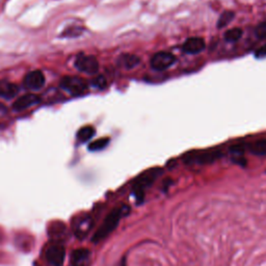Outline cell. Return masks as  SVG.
<instances>
[{
  "mask_svg": "<svg viewBox=\"0 0 266 266\" xmlns=\"http://www.w3.org/2000/svg\"><path fill=\"white\" fill-rule=\"evenodd\" d=\"M128 213H130V207H128L127 205H123V206L117 207L114 210H112L107 214L101 227L97 230V232L93 236V243L98 244L100 241L104 240L105 238L110 236L118 228L121 219H122L123 216L127 215Z\"/></svg>",
  "mask_w": 266,
  "mask_h": 266,
  "instance_id": "6da1fadb",
  "label": "cell"
},
{
  "mask_svg": "<svg viewBox=\"0 0 266 266\" xmlns=\"http://www.w3.org/2000/svg\"><path fill=\"white\" fill-rule=\"evenodd\" d=\"M162 173V170L159 167L151 168L147 172L142 173L133 183V193L135 196L136 204H141L144 199V189L149 188Z\"/></svg>",
  "mask_w": 266,
  "mask_h": 266,
  "instance_id": "7a4b0ae2",
  "label": "cell"
},
{
  "mask_svg": "<svg viewBox=\"0 0 266 266\" xmlns=\"http://www.w3.org/2000/svg\"><path fill=\"white\" fill-rule=\"evenodd\" d=\"M223 156L221 150L212 149L205 151H193L184 155L183 160L187 164H210L219 160Z\"/></svg>",
  "mask_w": 266,
  "mask_h": 266,
  "instance_id": "3957f363",
  "label": "cell"
},
{
  "mask_svg": "<svg viewBox=\"0 0 266 266\" xmlns=\"http://www.w3.org/2000/svg\"><path fill=\"white\" fill-rule=\"evenodd\" d=\"M60 87L68 91L70 94L79 96L86 93L89 89L87 81H84L80 77L75 76H66L60 81Z\"/></svg>",
  "mask_w": 266,
  "mask_h": 266,
  "instance_id": "277c9868",
  "label": "cell"
},
{
  "mask_svg": "<svg viewBox=\"0 0 266 266\" xmlns=\"http://www.w3.org/2000/svg\"><path fill=\"white\" fill-rule=\"evenodd\" d=\"M176 63V56L167 51L155 53L150 60V66L154 71H164Z\"/></svg>",
  "mask_w": 266,
  "mask_h": 266,
  "instance_id": "5b68a950",
  "label": "cell"
},
{
  "mask_svg": "<svg viewBox=\"0 0 266 266\" xmlns=\"http://www.w3.org/2000/svg\"><path fill=\"white\" fill-rule=\"evenodd\" d=\"M75 67L87 74H96L99 71V63L96 57L91 55L79 54L75 60Z\"/></svg>",
  "mask_w": 266,
  "mask_h": 266,
  "instance_id": "8992f818",
  "label": "cell"
},
{
  "mask_svg": "<svg viewBox=\"0 0 266 266\" xmlns=\"http://www.w3.org/2000/svg\"><path fill=\"white\" fill-rule=\"evenodd\" d=\"M65 248L60 244H53L46 250V259L53 266H62L65 261Z\"/></svg>",
  "mask_w": 266,
  "mask_h": 266,
  "instance_id": "52a82bcc",
  "label": "cell"
},
{
  "mask_svg": "<svg viewBox=\"0 0 266 266\" xmlns=\"http://www.w3.org/2000/svg\"><path fill=\"white\" fill-rule=\"evenodd\" d=\"M93 225H94V222L91 216L84 215V216L78 217V219L74 221V224H73L74 234L79 239L86 238L92 230Z\"/></svg>",
  "mask_w": 266,
  "mask_h": 266,
  "instance_id": "ba28073f",
  "label": "cell"
},
{
  "mask_svg": "<svg viewBox=\"0 0 266 266\" xmlns=\"http://www.w3.org/2000/svg\"><path fill=\"white\" fill-rule=\"evenodd\" d=\"M24 87L28 90H40L45 84V76L44 73L40 70L29 72L26 76L24 77Z\"/></svg>",
  "mask_w": 266,
  "mask_h": 266,
  "instance_id": "9c48e42d",
  "label": "cell"
},
{
  "mask_svg": "<svg viewBox=\"0 0 266 266\" xmlns=\"http://www.w3.org/2000/svg\"><path fill=\"white\" fill-rule=\"evenodd\" d=\"M206 44H205L204 39L200 37H191L187 39L182 45V51L186 54H198L202 52Z\"/></svg>",
  "mask_w": 266,
  "mask_h": 266,
  "instance_id": "30bf717a",
  "label": "cell"
},
{
  "mask_svg": "<svg viewBox=\"0 0 266 266\" xmlns=\"http://www.w3.org/2000/svg\"><path fill=\"white\" fill-rule=\"evenodd\" d=\"M41 101L40 97L34 95V94H27V95H24L20 98L17 99V101L14 103L13 107L14 110L17 112H21L24 110H27V108L38 104Z\"/></svg>",
  "mask_w": 266,
  "mask_h": 266,
  "instance_id": "8fae6325",
  "label": "cell"
},
{
  "mask_svg": "<svg viewBox=\"0 0 266 266\" xmlns=\"http://www.w3.org/2000/svg\"><path fill=\"white\" fill-rule=\"evenodd\" d=\"M19 87L17 84L10 82L8 80L0 81V97L5 99H11L16 97L19 93Z\"/></svg>",
  "mask_w": 266,
  "mask_h": 266,
  "instance_id": "7c38bea8",
  "label": "cell"
},
{
  "mask_svg": "<svg viewBox=\"0 0 266 266\" xmlns=\"http://www.w3.org/2000/svg\"><path fill=\"white\" fill-rule=\"evenodd\" d=\"M91 252L87 249H78L72 253L71 264L72 266H86L90 260Z\"/></svg>",
  "mask_w": 266,
  "mask_h": 266,
  "instance_id": "4fadbf2b",
  "label": "cell"
},
{
  "mask_svg": "<svg viewBox=\"0 0 266 266\" xmlns=\"http://www.w3.org/2000/svg\"><path fill=\"white\" fill-rule=\"evenodd\" d=\"M139 62H140V58L138 56L134 54L125 53L119 57L118 65L127 70H130V69L135 68L137 65H139Z\"/></svg>",
  "mask_w": 266,
  "mask_h": 266,
  "instance_id": "5bb4252c",
  "label": "cell"
},
{
  "mask_svg": "<svg viewBox=\"0 0 266 266\" xmlns=\"http://www.w3.org/2000/svg\"><path fill=\"white\" fill-rule=\"evenodd\" d=\"M67 233V229L63 223H54L49 227V236L56 241L65 239Z\"/></svg>",
  "mask_w": 266,
  "mask_h": 266,
  "instance_id": "9a60e30c",
  "label": "cell"
},
{
  "mask_svg": "<svg viewBox=\"0 0 266 266\" xmlns=\"http://www.w3.org/2000/svg\"><path fill=\"white\" fill-rule=\"evenodd\" d=\"M251 153L257 156H266V139H258L249 146Z\"/></svg>",
  "mask_w": 266,
  "mask_h": 266,
  "instance_id": "2e32d148",
  "label": "cell"
},
{
  "mask_svg": "<svg viewBox=\"0 0 266 266\" xmlns=\"http://www.w3.org/2000/svg\"><path fill=\"white\" fill-rule=\"evenodd\" d=\"M95 128L93 126H84L77 132V139L80 142H86L95 135Z\"/></svg>",
  "mask_w": 266,
  "mask_h": 266,
  "instance_id": "e0dca14e",
  "label": "cell"
},
{
  "mask_svg": "<svg viewBox=\"0 0 266 266\" xmlns=\"http://www.w3.org/2000/svg\"><path fill=\"white\" fill-rule=\"evenodd\" d=\"M234 17H235L234 11H232V10H225L224 13L220 16L219 20H217V24H216L217 28L221 29V28H224L227 25H229V24L231 23L232 20L234 19Z\"/></svg>",
  "mask_w": 266,
  "mask_h": 266,
  "instance_id": "ac0fdd59",
  "label": "cell"
},
{
  "mask_svg": "<svg viewBox=\"0 0 266 266\" xmlns=\"http://www.w3.org/2000/svg\"><path fill=\"white\" fill-rule=\"evenodd\" d=\"M241 37H243V30H241L240 28L228 29L224 34L225 41L229 43H236L237 41L241 39Z\"/></svg>",
  "mask_w": 266,
  "mask_h": 266,
  "instance_id": "d6986e66",
  "label": "cell"
},
{
  "mask_svg": "<svg viewBox=\"0 0 266 266\" xmlns=\"http://www.w3.org/2000/svg\"><path fill=\"white\" fill-rule=\"evenodd\" d=\"M111 139L108 137H102V138H99V139H96L94 140L93 142H91L89 144V150L90 151H93V152H96V151H101L103 149H105L108 143H110Z\"/></svg>",
  "mask_w": 266,
  "mask_h": 266,
  "instance_id": "ffe728a7",
  "label": "cell"
},
{
  "mask_svg": "<svg viewBox=\"0 0 266 266\" xmlns=\"http://www.w3.org/2000/svg\"><path fill=\"white\" fill-rule=\"evenodd\" d=\"M249 144L245 142H239L235 143L233 146L230 147V153L233 155V157H239V156H244L246 150L249 148Z\"/></svg>",
  "mask_w": 266,
  "mask_h": 266,
  "instance_id": "44dd1931",
  "label": "cell"
},
{
  "mask_svg": "<svg viewBox=\"0 0 266 266\" xmlns=\"http://www.w3.org/2000/svg\"><path fill=\"white\" fill-rule=\"evenodd\" d=\"M92 84H93V87L96 88V89L103 90L107 86V81H106V79H105L104 76L100 75V76H97L95 79H93Z\"/></svg>",
  "mask_w": 266,
  "mask_h": 266,
  "instance_id": "7402d4cb",
  "label": "cell"
},
{
  "mask_svg": "<svg viewBox=\"0 0 266 266\" xmlns=\"http://www.w3.org/2000/svg\"><path fill=\"white\" fill-rule=\"evenodd\" d=\"M255 33H256L258 39H260V40L266 39V22H262L259 24V25L255 29Z\"/></svg>",
  "mask_w": 266,
  "mask_h": 266,
  "instance_id": "603a6c76",
  "label": "cell"
},
{
  "mask_svg": "<svg viewBox=\"0 0 266 266\" xmlns=\"http://www.w3.org/2000/svg\"><path fill=\"white\" fill-rule=\"evenodd\" d=\"M255 56L257 58H264V57H266V44L263 45L262 47L259 48V49L256 50Z\"/></svg>",
  "mask_w": 266,
  "mask_h": 266,
  "instance_id": "cb8c5ba5",
  "label": "cell"
},
{
  "mask_svg": "<svg viewBox=\"0 0 266 266\" xmlns=\"http://www.w3.org/2000/svg\"><path fill=\"white\" fill-rule=\"evenodd\" d=\"M233 161L239 165H247V159L244 158V156H239V157H233Z\"/></svg>",
  "mask_w": 266,
  "mask_h": 266,
  "instance_id": "d4e9b609",
  "label": "cell"
},
{
  "mask_svg": "<svg viewBox=\"0 0 266 266\" xmlns=\"http://www.w3.org/2000/svg\"><path fill=\"white\" fill-rule=\"evenodd\" d=\"M117 266H127V264H126V258H125V257L122 258V260H121V261L119 262V264H118Z\"/></svg>",
  "mask_w": 266,
  "mask_h": 266,
  "instance_id": "484cf974",
  "label": "cell"
}]
</instances>
